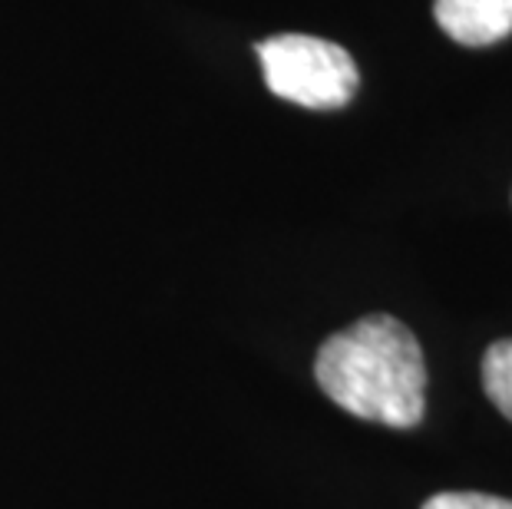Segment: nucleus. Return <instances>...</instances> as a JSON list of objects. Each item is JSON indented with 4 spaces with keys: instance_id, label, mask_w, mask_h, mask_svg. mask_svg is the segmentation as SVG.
<instances>
[{
    "instance_id": "1",
    "label": "nucleus",
    "mask_w": 512,
    "mask_h": 509,
    "mask_svg": "<svg viewBox=\"0 0 512 509\" xmlns=\"http://www.w3.org/2000/svg\"><path fill=\"white\" fill-rule=\"evenodd\" d=\"M314 377L347 414L410 430L427 410V364L420 341L390 314H370L321 344Z\"/></svg>"
},
{
    "instance_id": "2",
    "label": "nucleus",
    "mask_w": 512,
    "mask_h": 509,
    "mask_svg": "<svg viewBox=\"0 0 512 509\" xmlns=\"http://www.w3.org/2000/svg\"><path fill=\"white\" fill-rule=\"evenodd\" d=\"M268 90L304 110H341L357 93V63L344 47L308 34H278L258 43Z\"/></svg>"
},
{
    "instance_id": "3",
    "label": "nucleus",
    "mask_w": 512,
    "mask_h": 509,
    "mask_svg": "<svg viewBox=\"0 0 512 509\" xmlns=\"http://www.w3.org/2000/svg\"><path fill=\"white\" fill-rule=\"evenodd\" d=\"M433 17L463 47H493L512 34V0H433Z\"/></svg>"
},
{
    "instance_id": "4",
    "label": "nucleus",
    "mask_w": 512,
    "mask_h": 509,
    "mask_svg": "<svg viewBox=\"0 0 512 509\" xmlns=\"http://www.w3.org/2000/svg\"><path fill=\"white\" fill-rule=\"evenodd\" d=\"M483 391L499 414L512 420V338L489 344L483 357Z\"/></svg>"
},
{
    "instance_id": "5",
    "label": "nucleus",
    "mask_w": 512,
    "mask_h": 509,
    "mask_svg": "<svg viewBox=\"0 0 512 509\" xmlns=\"http://www.w3.org/2000/svg\"><path fill=\"white\" fill-rule=\"evenodd\" d=\"M423 509H512V500L489 493H437L423 503Z\"/></svg>"
}]
</instances>
